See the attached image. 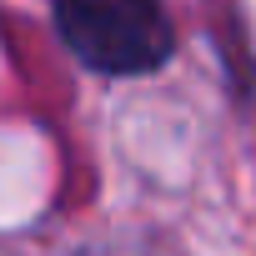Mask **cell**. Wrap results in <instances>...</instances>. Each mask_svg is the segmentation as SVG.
Here are the masks:
<instances>
[{
  "instance_id": "obj_1",
  "label": "cell",
  "mask_w": 256,
  "mask_h": 256,
  "mask_svg": "<svg viewBox=\"0 0 256 256\" xmlns=\"http://www.w3.org/2000/svg\"><path fill=\"white\" fill-rule=\"evenodd\" d=\"M60 46L96 76L136 80L176 56V30L161 0H50Z\"/></svg>"
}]
</instances>
